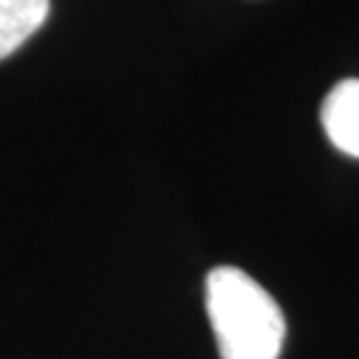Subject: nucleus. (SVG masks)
<instances>
[{"instance_id": "obj_3", "label": "nucleus", "mask_w": 359, "mask_h": 359, "mask_svg": "<svg viewBox=\"0 0 359 359\" xmlns=\"http://www.w3.org/2000/svg\"><path fill=\"white\" fill-rule=\"evenodd\" d=\"M48 11L51 0H0V62L38 32Z\"/></svg>"}, {"instance_id": "obj_2", "label": "nucleus", "mask_w": 359, "mask_h": 359, "mask_svg": "<svg viewBox=\"0 0 359 359\" xmlns=\"http://www.w3.org/2000/svg\"><path fill=\"white\" fill-rule=\"evenodd\" d=\"M322 128L335 149L359 157V80H341L325 96L320 109Z\"/></svg>"}, {"instance_id": "obj_1", "label": "nucleus", "mask_w": 359, "mask_h": 359, "mask_svg": "<svg viewBox=\"0 0 359 359\" xmlns=\"http://www.w3.org/2000/svg\"><path fill=\"white\" fill-rule=\"evenodd\" d=\"M205 309L221 359H280L285 314L274 295L237 266H216L205 277Z\"/></svg>"}]
</instances>
